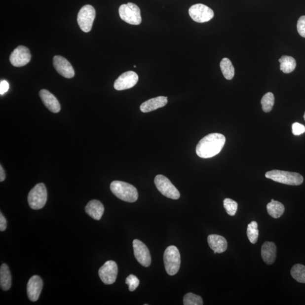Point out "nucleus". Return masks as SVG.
<instances>
[{
    "instance_id": "nucleus-1",
    "label": "nucleus",
    "mask_w": 305,
    "mask_h": 305,
    "mask_svg": "<svg viewBox=\"0 0 305 305\" xmlns=\"http://www.w3.org/2000/svg\"><path fill=\"white\" fill-rule=\"evenodd\" d=\"M226 143L224 135L213 133L202 138L197 144L195 151L198 157L209 158L220 153Z\"/></svg>"
},
{
    "instance_id": "nucleus-2",
    "label": "nucleus",
    "mask_w": 305,
    "mask_h": 305,
    "mask_svg": "<svg viewBox=\"0 0 305 305\" xmlns=\"http://www.w3.org/2000/svg\"><path fill=\"white\" fill-rule=\"evenodd\" d=\"M111 190L112 193L121 200L128 202H134L138 200V190L130 184L118 181H114L111 183Z\"/></svg>"
},
{
    "instance_id": "nucleus-3",
    "label": "nucleus",
    "mask_w": 305,
    "mask_h": 305,
    "mask_svg": "<svg viewBox=\"0 0 305 305\" xmlns=\"http://www.w3.org/2000/svg\"><path fill=\"white\" fill-rule=\"evenodd\" d=\"M265 177L273 181L289 186H300L304 182V178L301 174L282 170L268 171L266 173Z\"/></svg>"
},
{
    "instance_id": "nucleus-4",
    "label": "nucleus",
    "mask_w": 305,
    "mask_h": 305,
    "mask_svg": "<svg viewBox=\"0 0 305 305\" xmlns=\"http://www.w3.org/2000/svg\"><path fill=\"white\" fill-rule=\"evenodd\" d=\"M164 264L168 274L173 276L177 274L181 267V254L177 247L171 245L167 247L164 253Z\"/></svg>"
},
{
    "instance_id": "nucleus-5",
    "label": "nucleus",
    "mask_w": 305,
    "mask_h": 305,
    "mask_svg": "<svg viewBox=\"0 0 305 305\" xmlns=\"http://www.w3.org/2000/svg\"><path fill=\"white\" fill-rule=\"evenodd\" d=\"M47 198L48 193L44 184L38 183L30 191L29 193V205L32 209H41L46 204Z\"/></svg>"
},
{
    "instance_id": "nucleus-6",
    "label": "nucleus",
    "mask_w": 305,
    "mask_h": 305,
    "mask_svg": "<svg viewBox=\"0 0 305 305\" xmlns=\"http://www.w3.org/2000/svg\"><path fill=\"white\" fill-rule=\"evenodd\" d=\"M119 14L123 21L132 25H139L142 23L140 9L135 3L128 2L119 7Z\"/></svg>"
},
{
    "instance_id": "nucleus-7",
    "label": "nucleus",
    "mask_w": 305,
    "mask_h": 305,
    "mask_svg": "<svg viewBox=\"0 0 305 305\" xmlns=\"http://www.w3.org/2000/svg\"><path fill=\"white\" fill-rule=\"evenodd\" d=\"M154 183L158 190L167 198L178 199L181 197L179 191L170 180L162 175L156 176Z\"/></svg>"
},
{
    "instance_id": "nucleus-8",
    "label": "nucleus",
    "mask_w": 305,
    "mask_h": 305,
    "mask_svg": "<svg viewBox=\"0 0 305 305\" xmlns=\"http://www.w3.org/2000/svg\"><path fill=\"white\" fill-rule=\"evenodd\" d=\"M96 17V11L90 5L81 7L77 14V23L80 29L84 33H89L91 30L94 20Z\"/></svg>"
},
{
    "instance_id": "nucleus-9",
    "label": "nucleus",
    "mask_w": 305,
    "mask_h": 305,
    "mask_svg": "<svg viewBox=\"0 0 305 305\" xmlns=\"http://www.w3.org/2000/svg\"><path fill=\"white\" fill-rule=\"evenodd\" d=\"M189 14L191 18L197 23L209 22L213 18L214 15L212 9L202 3L191 6L189 9Z\"/></svg>"
},
{
    "instance_id": "nucleus-10",
    "label": "nucleus",
    "mask_w": 305,
    "mask_h": 305,
    "mask_svg": "<svg viewBox=\"0 0 305 305\" xmlns=\"http://www.w3.org/2000/svg\"><path fill=\"white\" fill-rule=\"evenodd\" d=\"M118 271V266L115 262L108 261L99 269V275L104 284L111 285L115 283Z\"/></svg>"
},
{
    "instance_id": "nucleus-11",
    "label": "nucleus",
    "mask_w": 305,
    "mask_h": 305,
    "mask_svg": "<svg viewBox=\"0 0 305 305\" xmlns=\"http://www.w3.org/2000/svg\"><path fill=\"white\" fill-rule=\"evenodd\" d=\"M134 255L137 261L143 267H147L151 264L152 259L150 250L146 244L139 240L133 241Z\"/></svg>"
},
{
    "instance_id": "nucleus-12",
    "label": "nucleus",
    "mask_w": 305,
    "mask_h": 305,
    "mask_svg": "<svg viewBox=\"0 0 305 305\" xmlns=\"http://www.w3.org/2000/svg\"><path fill=\"white\" fill-rule=\"evenodd\" d=\"M31 58L30 50L26 46L20 45L11 53L10 62L15 67H22L29 63Z\"/></svg>"
},
{
    "instance_id": "nucleus-13",
    "label": "nucleus",
    "mask_w": 305,
    "mask_h": 305,
    "mask_svg": "<svg viewBox=\"0 0 305 305\" xmlns=\"http://www.w3.org/2000/svg\"><path fill=\"white\" fill-rule=\"evenodd\" d=\"M138 80V74L134 72H127L122 74L115 81L114 87L117 91H123L134 87Z\"/></svg>"
},
{
    "instance_id": "nucleus-14",
    "label": "nucleus",
    "mask_w": 305,
    "mask_h": 305,
    "mask_svg": "<svg viewBox=\"0 0 305 305\" xmlns=\"http://www.w3.org/2000/svg\"><path fill=\"white\" fill-rule=\"evenodd\" d=\"M53 66L61 76L70 79L75 76V71L70 62L63 57L56 56L53 58Z\"/></svg>"
},
{
    "instance_id": "nucleus-15",
    "label": "nucleus",
    "mask_w": 305,
    "mask_h": 305,
    "mask_svg": "<svg viewBox=\"0 0 305 305\" xmlns=\"http://www.w3.org/2000/svg\"><path fill=\"white\" fill-rule=\"evenodd\" d=\"M42 287L43 282L40 276L34 275L31 277L27 286V295L30 300L35 302L38 299Z\"/></svg>"
},
{
    "instance_id": "nucleus-16",
    "label": "nucleus",
    "mask_w": 305,
    "mask_h": 305,
    "mask_svg": "<svg viewBox=\"0 0 305 305\" xmlns=\"http://www.w3.org/2000/svg\"><path fill=\"white\" fill-rule=\"evenodd\" d=\"M40 97L46 108L54 113H59L61 111V105L59 101L52 93L48 90L42 89L40 91Z\"/></svg>"
},
{
    "instance_id": "nucleus-17",
    "label": "nucleus",
    "mask_w": 305,
    "mask_h": 305,
    "mask_svg": "<svg viewBox=\"0 0 305 305\" xmlns=\"http://www.w3.org/2000/svg\"><path fill=\"white\" fill-rule=\"evenodd\" d=\"M167 97L164 96H159L152 98L146 102H144L140 105V111L143 113H149L159 108L165 107L167 104Z\"/></svg>"
},
{
    "instance_id": "nucleus-18",
    "label": "nucleus",
    "mask_w": 305,
    "mask_h": 305,
    "mask_svg": "<svg viewBox=\"0 0 305 305\" xmlns=\"http://www.w3.org/2000/svg\"><path fill=\"white\" fill-rule=\"evenodd\" d=\"M261 256L267 265L274 263L276 257V246L274 242L269 241L264 242L262 246Z\"/></svg>"
},
{
    "instance_id": "nucleus-19",
    "label": "nucleus",
    "mask_w": 305,
    "mask_h": 305,
    "mask_svg": "<svg viewBox=\"0 0 305 305\" xmlns=\"http://www.w3.org/2000/svg\"><path fill=\"white\" fill-rule=\"evenodd\" d=\"M208 242L210 248L215 254L224 253L228 249V242L226 238L218 234H210L208 237Z\"/></svg>"
},
{
    "instance_id": "nucleus-20",
    "label": "nucleus",
    "mask_w": 305,
    "mask_h": 305,
    "mask_svg": "<svg viewBox=\"0 0 305 305\" xmlns=\"http://www.w3.org/2000/svg\"><path fill=\"white\" fill-rule=\"evenodd\" d=\"M85 210L89 216L94 220L99 221L103 216L104 207L100 201L93 199L87 203Z\"/></svg>"
},
{
    "instance_id": "nucleus-21",
    "label": "nucleus",
    "mask_w": 305,
    "mask_h": 305,
    "mask_svg": "<svg viewBox=\"0 0 305 305\" xmlns=\"http://www.w3.org/2000/svg\"><path fill=\"white\" fill-rule=\"evenodd\" d=\"M0 285L2 290H9L11 286V275L9 267L3 264L0 268Z\"/></svg>"
},
{
    "instance_id": "nucleus-22",
    "label": "nucleus",
    "mask_w": 305,
    "mask_h": 305,
    "mask_svg": "<svg viewBox=\"0 0 305 305\" xmlns=\"http://www.w3.org/2000/svg\"><path fill=\"white\" fill-rule=\"evenodd\" d=\"M268 214L273 218H280L284 213V206L280 202L273 201L269 202L267 205Z\"/></svg>"
},
{
    "instance_id": "nucleus-23",
    "label": "nucleus",
    "mask_w": 305,
    "mask_h": 305,
    "mask_svg": "<svg viewBox=\"0 0 305 305\" xmlns=\"http://www.w3.org/2000/svg\"><path fill=\"white\" fill-rule=\"evenodd\" d=\"M280 70L285 74H289L294 71L296 67V61L291 56H283L280 58Z\"/></svg>"
},
{
    "instance_id": "nucleus-24",
    "label": "nucleus",
    "mask_w": 305,
    "mask_h": 305,
    "mask_svg": "<svg viewBox=\"0 0 305 305\" xmlns=\"http://www.w3.org/2000/svg\"><path fill=\"white\" fill-rule=\"evenodd\" d=\"M220 67L226 79L231 80L234 76V69L231 61L228 58H224L221 62Z\"/></svg>"
},
{
    "instance_id": "nucleus-25",
    "label": "nucleus",
    "mask_w": 305,
    "mask_h": 305,
    "mask_svg": "<svg viewBox=\"0 0 305 305\" xmlns=\"http://www.w3.org/2000/svg\"><path fill=\"white\" fill-rule=\"evenodd\" d=\"M293 279L301 283H305V266L296 264L293 266L291 270Z\"/></svg>"
},
{
    "instance_id": "nucleus-26",
    "label": "nucleus",
    "mask_w": 305,
    "mask_h": 305,
    "mask_svg": "<svg viewBox=\"0 0 305 305\" xmlns=\"http://www.w3.org/2000/svg\"><path fill=\"white\" fill-rule=\"evenodd\" d=\"M275 103V97L273 93L268 92L263 96L261 100L262 107L264 112L268 113L272 111Z\"/></svg>"
},
{
    "instance_id": "nucleus-27",
    "label": "nucleus",
    "mask_w": 305,
    "mask_h": 305,
    "mask_svg": "<svg viewBox=\"0 0 305 305\" xmlns=\"http://www.w3.org/2000/svg\"><path fill=\"white\" fill-rule=\"evenodd\" d=\"M259 231L258 229V224L255 221H253L248 225L247 236L252 244H256L259 238Z\"/></svg>"
},
{
    "instance_id": "nucleus-28",
    "label": "nucleus",
    "mask_w": 305,
    "mask_h": 305,
    "mask_svg": "<svg viewBox=\"0 0 305 305\" xmlns=\"http://www.w3.org/2000/svg\"><path fill=\"white\" fill-rule=\"evenodd\" d=\"M183 303L185 305H202L203 300L201 296L189 293L184 297Z\"/></svg>"
},
{
    "instance_id": "nucleus-29",
    "label": "nucleus",
    "mask_w": 305,
    "mask_h": 305,
    "mask_svg": "<svg viewBox=\"0 0 305 305\" xmlns=\"http://www.w3.org/2000/svg\"><path fill=\"white\" fill-rule=\"evenodd\" d=\"M224 205L227 213L229 216H234L236 214L238 208V204L236 201L232 199L226 198L224 201Z\"/></svg>"
},
{
    "instance_id": "nucleus-30",
    "label": "nucleus",
    "mask_w": 305,
    "mask_h": 305,
    "mask_svg": "<svg viewBox=\"0 0 305 305\" xmlns=\"http://www.w3.org/2000/svg\"><path fill=\"white\" fill-rule=\"evenodd\" d=\"M126 283L128 285L129 291L133 292L139 287L140 281L135 275H130L127 277Z\"/></svg>"
},
{
    "instance_id": "nucleus-31",
    "label": "nucleus",
    "mask_w": 305,
    "mask_h": 305,
    "mask_svg": "<svg viewBox=\"0 0 305 305\" xmlns=\"http://www.w3.org/2000/svg\"><path fill=\"white\" fill-rule=\"evenodd\" d=\"M297 28L301 36L305 38V15H303L299 19Z\"/></svg>"
},
{
    "instance_id": "nucleus-32",
    "label": "nucleus",
    "mask_w": 305,
    "mask_h": 305,
    "mask_svg": "<svg viewBox=\"0 0 305 305\" xmlns=\"http://www.w3.org/2000/svg\"><path fill=\"white\" fill-rule=\"evenodd\" d=\"M305 132V126L303 124L296 122L292 124V133L295 136H299Z\"/></svg>"
},
{
    "instance_id": "nucleus-33",
    "label": "nucleus",
    "mask_w": 305,
    "mask_h": 305,
    "mask_svg": "<svg viewBox=\"0 0 305 305\" xmlns=\"http://www.w3.org/2000/svg\"><path fill=\"white\" fill-rule=\"evenodd\" d=\"M9 89V84L8 82L6 80L1 81V83H0V94L1 95H3V94L8 91Z\"/></svg>"
},
{
    "instance_id": "nucleus-34",
    "label": "nucleus",
    "mask_w": 305,
    "mask_h": 305,
    "mask_svg": "<svg viewBox=\"0 0 305 305\" xmlns=\"http://www.w3.org/2000/svg\"><path fill=\"white\" fill-rule=\"evenodd\" d=\"M7 228V221L4 217L3 216L2 214L0 213V230L1 231H4V230L6 229Z\"/></svg>"
},
{
    "instance_id": "nucleus-35",
    "label": "nucleus",
    "mask_w": 305,
    "mask_h": 305,
    "mask_svg": "<svg viewBox=\"0 0 305 305\" xmlns=\"http://www.w3.org/2000/svg\"><path fill=\"white\" fill-rule=\"evenodd\" d=\"M6 178V174L4 170H3L2 166H0V182H2L5 181Z\"/></svg>"
},
{
    "instance_id": "nucleus-36",
    "label": "nucleus",
    "mask_w": 305,
    "mask_h": 305,
    "mask_svg": "<svg viewBox=\"0 0 305 305\" xmlns=\"http://www.w3.org/2000/svg\"><path fill=\"white\" fill-rule=\"evenodd\" d=\"M275 201V200H274V199H271V201Z\"/></svg>"
},
{
    "instance_id": "nucleus-37",
    "label": "nucleus",
    "mask_w": 305,
    "mask_h": 305,
    "mask_svg": "<svg viewBox=\"0 0 305 305\" xmlns=\"http://www.w3.org/2000/svg\"><path fill=\"white\" fill-rule=\"evenodd\" d=\"M304 119L305 120V114H304Z\"/></svg>"
}]
</instances>
